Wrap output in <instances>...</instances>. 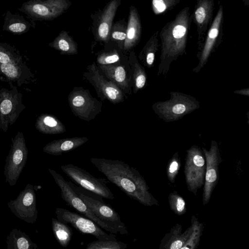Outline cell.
Returning <instances> with one entry per match:
<instances>
[{
    "mask_svg": "<svg viewBox=\"0 0 249 249\" xmlns=\"http://www.w3.org/2000/svg\"><path fill=\"white\" fill-rule=\"evenodd\" d=\"M90 160L109 182L129 197L145 206L159 205L144 178L135 168L120 160L91 158Z\"/></svg>",
    "mask_w": 249,
    "mask_h": 249,
    "instance_id": "obj_1",
    "label": "cell"
},
{
    "mask_svg": "<svg viewBox=\"0 0 249 249\" xmlns=\"http://www.w3.org/2000/svg\"><path fill=\"white\" fill-rule=\"evenodd\" d=\"M11 148L6 157L4 167L5 182L10 186H14L23 168L27 159L28 151L24 134L18 131L11 139Z\"/></svg>",
    "mask_w": 249,
    "mask_h": 249,
    "instance_id": "obj_2",
    "label": "cell"
},
{
    "mask_svg": "<svg viewBox=\"0 0 249 249\" xmlns=\"http://www.w3.org/2000/svg\"><path fill=\"white\" fill-rule=\"evenodd\" d=\"M71 5L69 0H30L18 9L33 21L52 20L65 13Z\"/></svg>",
    "mask_w": 249,
    "mask_h": 249,
    "instance_id": "obj_3",
    "label": "cell"
},
{
    "mask_svg": "<svg viewBox=\"0 0 249 249\" xmlns=\"http://www.w3.org/2000/svg\"><path fill=\"white\" fill-rule=\"evenodd\" d=\"M72 113L79 119L89 122L94 119L102 110L101 101L93 97L89 89L75 87L68 96Z\"/></svg>",
    "mask_w": 249,
    "mask_h": 249,
    "instance_id": "obj_4",
    "label": "cell"
},
{
    "mask_svg": "<svg viewBox=\"0 0 249 249\" xmlns=\"http://www.w3.org/2000/svg\"><path fill=\"white\" fill-rule=\"evenodd\" d=\"M61 169L73 182L84 189L103 198L113 200L114 196L107 185L109 181L97 178L73 164L62 165Z\"/></svg>",
    "mask_w": 249,
    "mask_h": 249,
    "instance_id": "obj_5",
    "label": "cell"
},
{
    "mask_svg": "<svg viewBox=\"0 0 249 249\" xmlns=\"http://www.w3.org/2000/svg\"><path fill=\"white\" fill-rule=\"evenodd\" d=\"M86 69L83 74V77L94 88L97 97L101 101L107 100L113 104H117L123 102L127 98V95L113 82L102 74L95 62L88 65Z\"/></svg>",
    "mask_w": 249,
    "mask_h": 249,
    "instance_id": "obj_6",
    "label": "cell"
},
{
    "mask_svg": "<svg viewBox=\"0 0 249 249\" xmlns=\"http://www.w3.org/2000/svg\"><path fill=\"white\" fill-rule=\"evenodd\" d=\"M11 89H0V131L6 132L25 108L22 103V94L17 87L10 84Z\"/></svg>",
    "mask_w": 249,
    "mask_h": 249,
    "instance_id": "obj_7",
    "label": "cell"
},
{
    "mask_svg": "<svg viewBox=\"0 0 249 249\" xmlns=\"http://www.w3.org/2000/svg\"><path fill=\"white\" fill-rule=\"evenodd\" d=\"M199 107L196 101L186 97H173L169 101L152 106L155 113L166 123L176 121Z\"/></svg>",
    "mask_w": 249,
    "mask_h": 249,
    "instance_id": "obj_8",
    "label": "cell"
},
{
    "mask_svg": "<svg viewBox=\"0 0 249 249\" xmlns=\"http://www.w3.org/2000/svg\"><path fill=\"white\" fill-rule=\"evenodd\" d=\"M56 219L72 227L83 234H90L99 240L117 241L113 233H107L101 227L88 218L66 209L56 208L55 211Z\"/></svg>",
    "mask_w": 249,
    "mask_h": 249,
    "instance_id": "obj_9",
    "label": "cell"
},
{
    "mask_svg": "<svg viewBox=\"0 0 249 249\" xmlns=\"http://www.w3.org/2000/svg\"><path fill=\"white\" fill-rule=\"evenodd\" d=\"M206 160L205 182L202 194L204 205L210 200L212 193L219 180V165L222 161L219 145L217 142L211 141L210 148H202Z\"/></svg>",
    "mask_w": 249,
    "mask_h": 249,
    "instance_id": "obj_10",
    "label": "cell"
},
{
    "mask_svg": "<svg viewBox=\"0 0 249 249\" xmlns=\"http://www.w3.org/2000/svg\"><path fill=\"white\" fill-rule=\"evenodd\" d=\"M11 211L18 218L28 223H34L37 218L36 198L34 186L28 183L17 198L7 204Z\"/></svg>",
    "mask_w": 249,
    "mask_h": 249,
    "instance_id": "obj_11",
    "label": "cell"
},
{
    "mask_svg": "<svg viewBox=\"0 0 249 249\" xmlns=\"http://www.w3.org/2000/svg\"><path fill=\"white\" fill-rule=\"evenodd\" d=\"M80 198L88 208L102 221L116 230L121 234H127L128 231L121 220L119 214L110 206L87 195L78 189Z\"/></svg>",
    "mask_w": 249,
    "mask_h": 249,
    "instance_id": "obj_12",
    "label": "cell"
},
{
    "mask_svg": "<svg viewBox=\"0 0 249 249\" xmlns=\"http://www.w3.org/2000/svg\"><path fill=\"white\" fill-rule=\"evenodd\" d=\"M121 0H112L99 10L93 18V31L96 40L107 43L109 41L110 30L117 10L121 4Z\"/></svg>",
    "mask_w": 249,
    "mask_h": 249,
    "instance_id": "obj_13",
    "label": "cell"
},
{
    "mask_svg": "<svg viewBox=\"0 0 249 249\" xmlns=\"http://www.w3.org/2000/svg\"><path fill=\"white\" fill-rule=\"evenodd\" d=\"M99 71L113 82L125 94H130L133 79L129 63H116L97 65Z\"/></svg>",
    "mask_w": 249,
    "mask_h": 249,
    "instance_id": "obj_14",
    "label": "cell"
},
{
    "mask_svg": "<svg viewBox=\"0 0 249 249\" xmlns=\"http://www.w3.org/2000/svg\"><path fill=\"white\" fill-rule=\"evenodd\" d=\"M0 80L18 86L35 82L36 78L24 62L19 64H0Z\"/></svg>",
    "mask_w": 249,
    "mask_h": 249,
    "instance_id": "obj_15",
    "label": "cell"
},
{
    "mask_svg": "<svg viewBox=\"0 0 249 249\" xmlns=\"http://www.w3.org/2000/svg\"><path fill=\"white\" fill-rule=\"evenodd\" d=\"M127 23L126 38L123 51L126 54L132 51L138 43L141 34V25L137 9L133 6L129 8Z\"/></svg>",
    "mask_w": 249,
    "mask_h": 249,
    "instance_id": "obj_16",
    "label": "cell"
},
{
    "mask_svg": "<svg viewBox=\"0 0 249 249\" xmlns=\"http://www.w3.org/2000/svg\"><path fill=\"white\" fill-rule=\"evenodd\" d=\"M89 140L86 137H74L55 140L47 143L43 151L47 154L59 156L81 146Z\"/></svg>",
    "mask_w": 249,
    "mask_h": 249,
    "instance_id": "obj_17",
    "label": "cell"
},
{
    "mask_svg": "<svg viewBox=\"0 0 249 249\" xmlns=\"http://www.w3.org/2000/svg\"><path fill=\"white\" fill-rule=\"evenodd\" d=\"M96 62L100 65L128 63V55L121 50L116 43L109 41L97 54Z\"/></svg>",
    "mask_w": 249,
    "mask_h": 249,
    "instance_id": "obj_18",
    "label": "cell"
},
{
    "mask_svg": "<svg viewBox=\"0 0 249 249\" xmlns=\"http://www.w3.org/2000/svg\"><path fill=\"white\" fill-rule=\"evenodd\" d=\"M193 229L191 223V226L182 232V226L176 224L163 238L159 249H180L191 235Z\"/></svg>",
    "mask_w": 249,
    "mask_h": 249,
    "instance_id": "obj_19",
    "label": "cell"
},
{
    "mask_svg": "<svg viewBox=\"0 0 249 249\" xmlns=\"http://www.w3.org/2000/svg\"><path fill=\"white\" fill-rule=\"evenodd\" d=\"M35 126L37 130L44 134H60L66 131L65 126L57 117L47 113L39 115Z\"/></svg>",
    "mask_w": 249,
    "mask_h": 249,
    "instance_id": "obj_20",
    "label": "cell"
},
{
    "mask_svg": "<svg viewBox=\"0 0 249 249\" xmlns=\"http://www.w3.org/2000/svg\"><path fill=\"white\" fill-rule=\"evenodd\" d=\"M32 24L22 16L13 14L9 10L6 11L2 25L3 31L20 35L28 32Z\"/></svg>",
    "mask_w": 249,
    "mask_h": 249,
    "instance_id": "obj_21",
    "label": "cell"
},
{
    "mask_svg": "<svg viewBox=\"0 0 249 249\" xmlns=\"http://www.w3.org/2000/svg\"><path fill=\"white\" fill-rule=\"evenodd\" d=\"M206 167L200 168L185 163L184 172L188 190L195 196L205 182Z\"/></svg>",
    "mask_w": 249,
    "mask_h": 249,
    "instance_id": "obj_22",
    "label": "cell"
},
{
    "mask_svg": "<svg viewBox=\"0 0 249 249\" xmlns=\"http://www.w3.org/2000/svg\"><path fill=\"white\" fill-rule=\"evenodd\" d=\"M7 249H37V245L20 230L13 229L6 238Z\"/></svg>",
    "mask_w": 249,
    "mask_h": 249,
    "instance_id": "obj_23",
    "label": "cell"
},
{
    "mask_svg": "<svg viewBox=\"0 0 249 249\" xmlns=\"http://www.w3.org/2000/svg\"><path fill=\"white\" fill-rule=\"evenodd\" d=\"M49 46L63 54L74 55L78 53L77 44L66 31H61Z\"/></svg>",
    "mask_w": 249,
    "mask_h": 249,
    "instance_id": "obj_24",
    "label": "cell"
},
{
    "mask_svg": "<svg viewBox=\"0 0 249 249\" xmlns=\"http://www.w3.org/2000/svg\"><path fill=\"white\" fill-rule=\"evenodd\" d=\"M128 61L133 79L132 89L133 93L135 94L144 86L146 80V74L144 69L139 63L133 51L129 53Z\"/></svg>",
    "mask_w": 249,
    "mask_h": 249,
    "instance_id": "obj_25",
    "label": "cell"
},
{
    "mask_svg": "<svg viewBox=\"0 0 249 249\" xmlns=\"http://www.w3.org/2000/svg\"><path fill=\"white\" fill-rule=\"evenodd\" d=\"M52 228L53 235L60 246L67 247L71 239L72 231L67 225L56 218L52 219Z\"/></svg>",
    "mask_w": 249,
    "mask_h": 249,
    "instance_id": "obj_26",
    "label": "cell"
},
{
    "mask_svg": "<svg viewBox=\"0 0 249 249\" xmlns=\"http://www.w3.org/2000/svg\"><path fill=\"white\" fill-rule=\"evenodd\" d=\"M23 62L19 51L7 43L0 42V64H19Z\"/></svg>",
    "mask_w": 249,
    "mask_h": 249,
    "instance_id": "obj_27",
    "label": "cell"
},
{
    "mask_svg": "<svg viewBox=\"0 0 249 249\" xmlns=\"http://www.w3.org/2000/svg\"><path fill=\"white\" fill-rule=\"evenodd\" d=\"M127 22L124 19L113 23L109 35V41L116 43L123 51L126 38Z\"/></svg>",
    "mask_w": 249,
    "mask_h": 249,
    "instance_id": "obj_28",
    "label": "cell"
},
{
    "mask_svg": "<svg viewBox=\"0 0 249 249\" xmlns=\"http://www.w3.org/2000/svg\"><path fill=\"white\" fill-rule=\"evenodd\" d=\"M191 223L193 226V231L180 249H196L203 230V224L193 215L191 218Z\"/></svg>",
    "mask_w": 249,
    "mask_h": 249,
    "instance_id": "obj_29",
    "label": "cell"
},
{
    "mask_svg": "<svg viewBox=\"0 0 249 249\" xmlns=\"http://www.w3.org/2000/svg\"><path fill=\"white\" fill-rule=\"evenodd\" d=\"M185 163L198 167H206L205 157L199 146L193 145L186 151Z\"/></svg>",
    "mask_w": 249,
    "mask_h": 249,
    "instance_id": "obj_30",
    "label": "cell"
},
{
    "mask_svg": "<svg viewBox=\"0 0 249 249\" xmlns=\"http://www.w3.org/2000/svg\"><path fill=\"white\" fill-rule=\"evenodd\" d=\"M221 18L220 13L217 15L208 34L206 44L205 45L201 62L202 63L207 58L213 43L219 32V26Z\"/></svg>",
    "mask_w": 249,
    "mask_h": 249,
    "instance_id": "obj_31",
    "label": "cell"
},
{
    "mask_svg": "<svg viewBox=\"0 0 249 249\" xmlns=\"http://www.w3.org/2000/svg\"><path fill=\"white\" fill-rule=\"evenodd\" d=\"M168 201L170 209L177 215H182L186 212V202L177 191H174L169 194Z\"/></svg>",
    "mask_w": 249,
    "mask_h": 249,
    "instance_id": "obj_32",
    "label": "cell"
},
{
    "mask_svg": "<svg viewBox=\"0 0 249 249\" xmlns=\"http://www.w3.org/2000/svg\"><path fill=\"white\" fill-rule=\"evenodd\" d=\"M127 245L119 241H93L87 246L85 249H125Z\"/></svg>",
    "mask_w": 249,
    "mask_h": 249,
    "instance_id": "obj_33",
    "label": "cell"
},
{
    "mask_svg": "<svg viewBox=\"0 0 249 249\" xmlns=\"http://www.w3.org/2000/svg\"><path fill=\"white\" fill-rule=\"evenodd\" d=\"M181 166L180 159L178 152H175L169 160L166 167L167 178L171 183H174Z\"/></svg>",
    "mask_w": 249,
    "mask_h": 249,
    "instance_id": "obj_34",
    "label": "cell"
},
{
    "mask_svg": "<svg viewBox=\"0 0 249 249\" xmlns=\"http://www.w3.org/2000/svg\"><path fill=\"white\" fill-rule=\"evenodd\" d=\"M195 16L197 23L199 24H203L207 16L205 8L202 6L198 7L195 11Z\"/></svg>",
    "mask_w": 249,
    "mask_h": 249,
    "instance_id": "obj_35",
    "label": "cell"
},
{
    "mask_svg": "<svg viewBox=\"0 0 249 249\" xmlns=\"http://www.w3.org/2000/svg\"><path fill=\"white\" fill-rule=\"evenodd\" d=\"M153 7L156 10V12L161 13L166 9V5L164 1L160 0H154L152 1Z\"/></svg>",
    "mask_w": 249,
    "mask_h": 249,
    "instance_id": "obj_36",
    "label": "cell"
},
{
    "mask_svg": "<svg viewBox=\"0 0 249 249\" xmlns=\"http://www.w3.org/2000/svg\"></svg>",
    "mask_w": 249,
    "mask_h": 249,
    "instance_id": "obj_37",
    "label": "cell"
}]
</instances>
